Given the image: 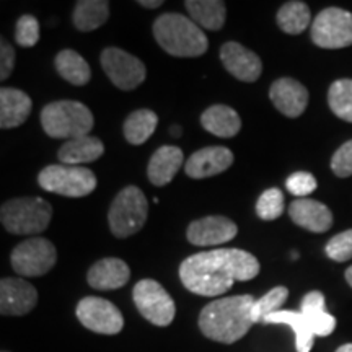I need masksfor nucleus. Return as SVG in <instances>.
Returning a JSON list of instances; mask_svg holds the SVG:
<instances>
[{
	"label": "nucleus",
	"instance_id": "obj_1",
	"mask_svg": "<svg viewBox=\"0 0 352 352\" xmlns=\"http://www.w3.org/2000/svg\"><path fill=\"white\" fill-rule=\"evenodd\" d=\"M259 274V261L252 253L236 248H219L196 253L179 266V279L189 292L215 297L228 292L235 280H252Z\"/></svg>",
	"mask_w": 352,
	"mask_h": 352
},
{
	"label": "nucleus",
	"instance_id": "obj_2",
	"mask_svg": "<svg viewBox=\"0 0 352 352\" xmlns=\"http://www.w3.org/2000/svg\"><path fill=\"white\" fill-rule=\"evenodd\" d=\"M252 296L223 297L210 302L199 314V329L209 340L233 344L253 327V305Z\"/></svg>",
	"mask_w": 352,
	"mask_h": 352
},
{
	"label": "nucleus",
	"instance_id": "obj_3",
	"mask_svg": "<svg viewBox=\"0 0 352 352\" xmlns=\"http://www.w3.org/2000/svg\"><path fill=\"white\" fill-rule=\"evenodd\" d=\"M153 36L160 47L175 57H197L209 47L208 36L199 25L179 15L164 13L153 23Z\"/></svg>",
	"mask_w": 352,
	"mask_h": 352
},
{
	"label": "nucleus",
	"instance_id": "obj_4",
	"mask_svg": "<svg viewBox=\"0 0 352 352\" xmlns=\"http://www.w3.org/2000/svg\"><path fill=\"white\" fill-rule=\"evenodd\" d=\"M43 129L52 139H77L94 129V114L80 101H52L41 111Z\"/></svg>",
	"mask_w": 352,
	"mask_h": 352
},
{
	"label": "nucleus",
	"instance_id": "obj_5",
	"mask_svg": "<svg viewBox=\"0 0 352 352\" xmlns=\"http://www.w3.org/2000/svg\"><path fill=\"white\" fill-rule=\"evenodd\" d=\"M52 208L41 197H16L3 202L0 220L7 232L13 235H36L47 228Z\"/></svg>",
	"mask_w": 352,
	"mask_h": 352
},
{
	"label": "nucleus",
	"instance_id": "obj_6",
	"mask_svg": "<svg viewBox=\"0 0 352 352\" xmlns=\"http://www.w3.org/2000/svg\"><path fill=\"white\" fill-rule=\"evenodd\" d=\"M147 215V197L138 186H127L114 197L111 208H109V228L116 239H127L144 227Z\"/></svg>",
	"mask_w": 352,
	"mask_h": 352
},
{
	"label": "nucleus",
	"instance_id": "obj_7",
	"mask_svg": "<svg viewBox=\"0 0 352 352\" xmlns=\"http://www.w3.org/2000/svg\"><path fill=\"white\" fill-rule=\"evenodd\" d=\"M38 183L47 192L65 197H85L96 189V176L85 166L50 165L38 175Z\"/></svg>",
	"mask_w": 352,
	"mask_h": 352
},
{
	"label": "nucleus",
	"instance_id": "obj_8",
	"mask_svg": "<svg viewBox=\"0 0 352 352\" xmlns=\"http://www.w3.org/2000/svg\"><path fill=\"white\" fill-rule=\"evenodd\" d=\"M10 263L20 277H38L47 274L57 263L56 246L50 240L33 236L21 241L12 252Z\"/></svg>",
	"mask_w": 352,
	"mask_h": 352
},
{
	"label": "nucleus",
	"instance_id": "obj_9",
	"mask_svg": "<svg viewBox=\"0 0 352 352\" xmlns=\"http://www.w3.org/2000/svg\"><path fill=\"white\" fill-rule=\"evenodd\" d=\"M311 41L323 50H341L352 44V13L338 7L321 10L311 23Z\"/></svg>",
	"mask_w": 352,
	"mask_h": 352
},
{
	"label": "nucleus",
	"instance_id": "obj_10",
	"mask_svg": "<svg viewBox=\"0 0 352 352\" xmlns=\"http://www.w3.org/2000/svg\"><path fill=\"white\" fill-rule=\"evenodd\" d=\"M135 307L145 320L155 327H168L175 318L176 305L173 298L157 280L142 279L132 290Z\"/></svg>",
	"mask_w": 352,
	"mask_h": 352
},
{
	"label": "nucleus",
	"instance_id": "obj_11",
	"mask_svg": "<svg viewBox=\"0 0 352 352\" xmlns=\"http://www.w3.org/2000/svg\"><path fill=\"white\" fill-rule=\"evenodd\" d=\"M100 60L104 74L120 90H134L147 77V69L142 60L120 47H107L101 52Z\"/></svg>",
	"mask_w": 352,
	"mask_h": 352
},
{
	"label": "nucleus",
	"instance_id": "obj_12",
	"mask_svg": "<svg viewBox=\"0 0 352 352\" xmlns=\"http://www.w3.org/2000/svg\"><path fill=\"white\" fill-rule=\"evenodd\" d=\"M76 315L83 327L98 334H118L124 328V318L120 308L100 297L82 298Z\"/></svg>",
	"mask_w": 352,
	"mask_h": 352
},
{
	"label": "nucleus",
	"instance_id": "obj_13",
	"mask_svg": "<svg viewBox=\"0 0 352 352\" xmlns=\"http://www.w3.org/2000/svg\"><path fill=\"white\" fill-rule=\"evenodd\" d=\"M239 233L236 223L223 215H209L189 223L186 236L195 246H215L233 240Z\"/></svg>",
	"mask_w": 352,
	"mask_h": 352
},
{
	"label": "nucleus",
	"instance_id": "obj_14",
	"mask_svg": "<svg viewBox=\"0 0 352 352\" xmlns=\"http://www.w3.org/2000/svg\"><path fill=\"white\" fill-rule=\"evenodd\" d=\"M38 303V292L21 277H6L0 283V314L21 316L30 314Z\"/></svg>",
	"mask_w": 352,
	"mask_h": 352
},
{
	"label": "nucleus",
	"instance_id": "obj_15",
	"mask_svg": "<svg viewBox=\"0 0 352 352\" xmlns=\"http://www.w3.org/2000/svg\"><path fill=\"white\" fill-rule=\"evenodd\" d=\"M220 60L227 72L241 82H256L263 74V63L258 54L246 50L240 43H226L220 50Z\"/></svg>",
	"mask_w": 352,
	"mask_h": 352
},
{
	"label": "nucleus",
	"instance_id": "obj_16",
	"mask_svg": "<svg viewBox=\"0 0 352 352\" xmlns=\"http://www.w3.org/2000/svg\"><path fill=\"white\" fill-rule=\"evenodd\" d=\"M233 164V153L227 147H206L192 153L184 164V171L189 178H210L228 170Z\"/></svg>",
	"mask_w": 352,
	"mask_h": 352
},
{
	"label": "nucleus",
	"instance_id": "obj_17",
	"mask_svg": "<svg viewBox=\"0 0 352 352\" xmlns=\"http://www.w3.org/2000/svg\"><path fill=\"white\" fill-rule=\"evenodd\" d=\"M270 98L284 116L298 118L307 109L308 90L298 80L283 77L271 85Z\"/></svg>",
	"mask_w": 352,
	"mask_h": 352
},
{
	"label": "nucleus",
	"instance_id": "obj_18",
	"mask_svg": "<svg viewBox=\"0 0 352 352\" xmlns=\"http://www.w3.org/2000/svg\"><path fill=\"white\" fill-rule=\"evenodd\" d=\"M289 215L296 226L308 232L323 233L333 226V214L323 202L315 199H297L289 206Z\"/></svg>",
	"mask_w": 352,
	"mask_h": 352
},
{
	"label": "nucleus",
	"instance_id": "obj_19",
	"mask_svg": "<svg viewBox=\"0 0 352 352\" xmlns=\"http://www.w3.org/2000/svg\"><path fill=\"white\" fill-rule=\"evenodd\" d=\"M131 277L129 266L120 258L100 259L90 267L87 280L96 290H114L124 287Z\"/></svg>",
	"mask_w": 352,
	"mask_h": 352
},
{
	"label": "nucleus",
	"instance_id": "obj_20",
	"mask_svg": "<svg viewBox=\"0 0 352 352\" xmlns=\"http://www.w3.org/2000/svg\"><path fill=\"white\" fill-rule=\"evenodd\" d=\"M32 98L19 88L3 87L0 90V127L13 129L28 120L32 114Z\"/></svg>",
	"mask_w": 352,
	"mask_h": 352
},
{
	"label": "nucleus",
	"instance_id": "obj_21",
	"mask_svg": "<svg viewBox=\"0 0 352 352\" xmlns=\"http://www.w3.org/2000/svg\"><path fill=\"white\" fill-rule=\"evenodd\" d=\"M184 162L183 151L175 145H164L153 153L147 166V175L152 184L165 186L175 178Z\"/></svg>",
	"mask_w": 352,
	"mask_h": 352
},
{
	"label": "nucleus",
	"instance_id": "obj_22",
	"mask_svg": "<svg viewBox=\"0 0 352 352\" xmlns=\"http://www.w3.org/2000/svg\"><path fill=\"white\" fill-rule=\"evenodd\" d=\"M201 124L215 138H235L241 129V120L235 109L227 104H214L201 116Z\"/></svg>",
	"mask_w": 352,
	"mask_h": 352
},
{
	"label": "nucleus",
	"instance_id": "obj_23",
	"mask_svg": "<svg viewBox=\"0 0 352 352\" xmlns=\"http://www.w3.org/2000/svg\"><path fill=\"white\" fill-rule=\"evenodd\" d=\"M104 153V145L98 138L83 135L72 140H67L57 152V157L63 164L69 166H78V164H90L98 160Z\"/></svg>",
	"mask_w": 352,
	"mask_h": 352
},
{
	"label": "nucleus",
	"instance_id": "obj_24",
	"mask_svg": "<svg viewBox=\"0 0 352 352\" xmlns=\"http://www.w3.org/2000/svg\"><path fill=\"white\" fill-rule=\"evenodd\" d=\"M264 323L267 324H287L296 333V346L297 352H310L314 347L315 333L311 329L310 321L302 311H290L279 310L276 314L270 315Z\"/></svg>",
	"mask_w": 352,
	"mask_h": 352
},
{
	"label": "nucleus",
	"instance_id": "obj_25",
	"mask_svg": "<svg viewBox=\"0 0 352 352\" xmlns=\"http://www.w3.org/2000/svg\"><path fill=\"white\" fill-rule=\"evenodd\" d=\"M300 311L310 321L315 336H329L336 328V318L324 310V297L318 290L308 292L303 297Z\"/></svg>",
	"mask_w": 352,
	"mask_h": 352
},
{
	"label": "nucleus",
	"instance_id": "obj_26",
	"mask_svg": "<svg viewBox=\"0 0 352 352\" xmlns=\"http://www.w3.org/2000/svg\"><path fill=\"white\" fill-rule=\"evenodd\" d=\"M184 7L196 25L217 32L226 23L227 7L222 0H188Z\"/></svg>",
	"mask_w": 352,
	"mask_h": 352
},
{
	"label": "nucleus",
	"instance_id": "obj_27",
	"mask_svg": "<svg viewBox=\"0 0 352 352\" xmlns=\"http://www.w3.org/2000/svg\"><path fill=\"white\" fill-rule=\"evenodd\" d=\"M109 19V2L107 0H78L74 8L72 21L78 32H94Z\"/></svg>",
	"mask_w": 352,
	"mask_h": 352
},
{
	"label": "nucleus",
	"instance_id": "obj_28",
	"mask_svg": "<svg viewBox=\"0 0 352 352\" xmlns=\"http://www.w3.org/2000/svg\"><path fill=\"white\" fill-rule=\"evenodd\" d=\"M56 70L59 76L72 85L82 87L87 85L91 78L90 65L78 52L72 50H64L56 56L54 59Z\"/></svg>",
	"mask_w": 352,
	"mask_h": 352
},
{
	"label": "nucleus",
	"instance_id": "obj_29",
	"mask_svg": "<svg viewBox=\"0 0 352 352\" xmlns=\"http://www.w3.org/2000/svg\"><path fill=\"white\" fill-rule=\"evenodd\" d=\"M158 124V116L151 109H138L131 113L124 121V138L132 145H140L147 142L155 132Z\"/></svg>",
	"mask_w": 352,
	"mask_h": 352
},
{
	"label": "nucleus",
	"instance_id": "obj_30",
	"mask_svg": "<svg viewBox=\"0 0 352 352\" xmlns=\"http://www.w3.org/2000/svg\"><path fill=\"white\" fill-rule=\"evenodd\" d=\"M311 21L310 8L303 2H287L277 12V25L287 34H300Z\"/></svg>",
	"mask_w": 352,
	"mask_h": 352
},
{
	"label": "nucleus",
	"instance_id": "obj_31",
	"mask_svg": "<svg viewBox=\"0 0 352 352\" xmlns=\"http://www.w3.org/2000/svg\"><path fill=\"white\" fill-rule=\"evenodd\" d=\"M328 103L338 118L352 122V78H341L329 87Z\"/></svg>",
	"mask_w": 352,
	"mask_h": 352
},
{
	"label": "nucleus",
	"instance_id": "obj_32",
	"mask_svg": "<svg viewBox=\"0 0 352 352\" xmlns=\"http://www.w3.org/2000/svg\"><path fill=\"white\" fill-rule=\"evenodd\" d=\"M289 297V290L284 285H277V287L271 289L266 296H263L259 300L254 302L253 305V321L254 323H264L266 318L276 311L283 310L285 300Z\"/></svg>",
	"mask_w": 352,
	"mask_h": 352
},
{
	"label": "nucleus",
	"instance_id": "obj_33",
	"mask_svg": "<svg viewBox=\"0 0 352 352\" xmlns=\"http://www.w3.org/2000/svg\"><path fill=\"white\" fill-rule=\"evenodd\" d=\"M284 212V195L280 189H266L256 202V214L263 220H276Z\"/></svg>",
	"mask_w": 352,
	"mask_h": 352
},
{
	"label": "nucleus",
	"instance_id": "obj_34",
	"mask_svg": "<svg viewBox=\"0 0 352 352\" xmlns=\"http://www.w3.org/2000/svg\"><path fill=\"white\" fill-rule=\"evenodd\" d=\"M324 252H327L329 258L338 263H346L352 259V228L333 236L327 243Z\"/></svg>",
	"mask_w": 352,
	"mask_h": 352
},
{
	"label": "nucleus",
	"instance_id": "obj_35",
	"mask_svg": "<svg viewBox=\"0 0 352 352\" xmlns=\"http://www.w3.org/2000/svg\"><path fill=\"white\" fill-rule=\"evenodd\" d=\"M15 39L23 47H33L39 41V23L33 15L20 16L16 21Z\"/></svg>",
	"mask_w": 352,
	"mask_h": 352
},
{
	"label": "nucleus",
	"instance_id": "obj_36",
	"mask_svg": "<svg viewBox=\"0 0 352 352\" xmlns=\"http://www.w3.org/2000/svg\"><path fill=\"white\" fill-rule=\"evenodd\" d=\"M285 188H287V191L292 196L305 199L308 195H311L316 189V179L308 171H297V173L289 176L287 182H285Z\"/></svg>",
	"mask_w": 352,
	"mask_h": 352
},
{
	"label": "nucleus",
	"instance_id": "obj_37",
	"mask_svg": "<svg viewBox=\"0 0 352 352\" xmlns=\"http://www.w3.org/2000/svg\"><path fill=\"white\" fill-rule=\"evenodd\" d=\"M331 170L340 178L352 176V140H347L338 148L331 158Z\"/></svg>",
	"mask_w": 352,
	"mask_h": 352
},
{
	"label": "nucleus",
	"instance_id": "obj_38",
	"mask_svg": "<svg viewBox=\"0 0 352 352\" xmlns=\"http://www.w3.org/2000/svg\"><path fill=\"white\" fill-rule=\"evenodd\" d=\"M0 44H2L0 46V78L7 80L15 67V50L3 38Z\"/></svg>",
	"mask_w": 352,
	"mask_h": 352
},
{
	"label": "nucleus",
	"instance_id": "obj_39",
	"mask_svg": "<svg viewBox=\"0 0 352 352\" xmlns=\"http://www.w3.org/2000/svg\"><path fill=\"white\" fill-rule=\"evenodd\" d=\"M139 6H142L145 8H157L164 6V2H162V0H139Z\"/></svg>",
	"mask_w": 352,
	"mask_h": 352
},
{
	"label": "nucleus",
	"instance_id": "obj_40",
	"mask_svg": "<svg viewBox=\"0 0 352 352\" xmlns=\"http://www.w3.org/2000/svg\"><path fill=\"white\" fill-rule=\"evenodd\" d=\"M346 280H347V284L351 285L352 287V266L351 267H347V271H346Z\"/></svg>",
	"mask_w": 352,
	"mask_h": 352
},
{
	"label": "nucleus",
	"instance_id": "obj_41",
	"mask_svg": "<svg viewBox=\"0 0 352 352\" xmlns=\"http://www.w3.org/2000/svg\"><path fill=\"white\" fill-rule=\"evenodd\" d=\"M170 132H171V135H175V138H178V135L182 134V129H179L178 126H173V127H171V129H170Z\"/></svg>",
	"mask_w": 352,
	"mask_h": 352
},
{
	"label": "nucleus",
	"instance_id": "obj_42",
	"mask_svg": "<svg viewBox=\"0 0 352 352\" xmlns=\"http://www.w3.org/2000/svg\"><path fill=\"white\" fill-rule=\"evenodd\" d=\"M336 352H352V344H344V346H341L340 349H338Z\"/></svg>",
	"mask_w": 352,
	"mask_h": 352
}]
</instances>
